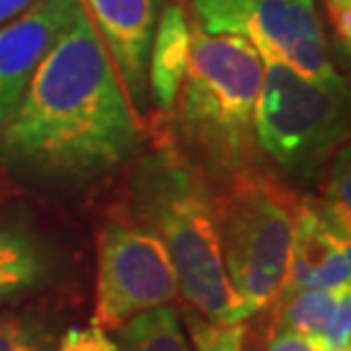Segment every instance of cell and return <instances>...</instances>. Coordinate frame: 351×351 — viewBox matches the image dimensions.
I'll return each mask as SVG.
<instances>
[{
  "label": "cell",
  "instance_id": "cell-7",
  "mask_svg": "<svg viewBox=\"0 0 351 351\" xmlns=\"http://www.w3.org/2000/svg\"><path fill=\"white\" fill-rule=\"evenodd\" d=\"M178 276L162 240L139 219H110L98 233L94 324L117 331L135 315L169 306Z\"/></svg>",
  "mask_w": 351,
  "mask_h": 351
},
{
  "label": "cell",
  "instance_id": "cell-2",
  "mask_svg": "<svg viewBox=\"0 0 351 351\" xmlns=\"http://www.w3.org/2000/svg\"><path fill=\"white\" fill-rule=\"evenodd\" d=\"M130 189L135 217L162 240L192 311L219 324L251 317L228 280L217 199L199 169L173 146H160L139 162Z\"/></svg>",
  "mask_w": 351,
  "mask_h": 351
},
{
  "label": "cell",
  "instance_id": "cell-3",
  "mask_svg": "<svg viewBox=\"0 0 351 351\" xmlns=\"http://www.w3.org/2000/svg\"><path fill=\"white\" fill-rule=\"evenodd\" d=\"M265 62L237 37H213L192 23V51L176 101L182 139L213 167L249 169L256 153L254 117Z\"/></svg>",
  "mask_w": 351,
  "mask_h": 351
},
{
  "label": "cell",
  "instance_id": "cell-18",
  "mask_svg": "<svg viewBox=\"0 0 351 351\" xmlns=\"http://www.w3.org/2000/svg\"><path fill=\"white\" fill-rule=\"evenodd\" d=\"M315 342L324 351H351V290L340 292L324 333Z\"/></svg>",
  "mask_w": 351,
  "mask_h": 351
},
{
  "label": "cell",
  "instance_id": "cell-8",
  "mask_svg": "<svg viewBox=\"0 0 351 351\" xmlns=\"http://www.w3.org/2000/svg\"><path fill=\"white\" fill-rule=\"evenodd\" d=\"M80 14L85 12L78 0H39L0 27V128L19 108L44 58Z\"/></svg>",
  "mask_w": 351,
  "mask_h": 351
},
{
  "label": "cell",
  "instance_id": "cell-10",
  "mask_svg": "<svg viewBox=\"0 0 351 351\" xmlns=\"http://www.w3.org/2000/svg\"><path fill=\"white\" fill-rule=\"evenodd\" d=\"M158 5L160 0H87L91 23L139 121L149 105V55Z\"/></svg>",
  "mask_w": 351,
  "mask_h": 351
},
{
  "label": "cell",
  "instance_id": "cell-13",
  "mask_svg": "<svg viewBox=\"0 0 351 351\" xmlns=\"http://www.w3.org/2000/svg\"><path fill=\"white\" fill-rule=\"evenodd\" d=\"M119 351H192L185 328L171 306H158L117 328Z\"/></svg>",
  "mask_w": 351,
  "mask_h": 351
},
{
  "label": "cell",
  "instance_id": "cell-5",
  "mask_svg": "<svg viewBox=\"0 0 351 351\" xmlns=\"http://www.w3.org/2000/svg\"><path fill=\"white\" fill-rule=\"evenodd\" d=\"M294 208L283 187L251 169L235 171L230 187L217 199L223 267L249 315L269 306L283 287Z\"/></svg>",
  "mask_w": 351,
  "mask_h": 351
},
{
  "label": "cell",
  "instance_id": "cell-14",
  "mask_svg": "<svg viewBox=\"0 0 351 351\" xmlns=\"http://www.w3.org/2000/svg\"><path fill=\"white\" fill-rule=\"evenodd\" d=\"M345 292V290H340ZM340 292L328 290H299L290 294H278L276 306V326L274 331L297 333L304 338L319 340L331 319Z\"/></svg>",
  "mask_w": 351,
  "mask_h": 351
},
{
  "label": "cell",
  "instance_id": "cell-11",
  "mask_svg": "<svg viewBox=\"0 0 351 351\" xmlns=\"http://www.w3.org/2000/svg\"><path fill=\"white\" fill-rule=\"evenodd\" d=\"M55 269L58 261L44 235L25 221H0V311L48 287Z\"/></svg>",
  "mask_w": 351,
  "mask_h": 351
},
{
  "label": "cell",
  "instance_id": "cell-1",
  "mask_svg": "<svg viewBox=\"0 0 351 351\" xmlns=\"http://www.w3.org/2000/svg\"><path fill=\"white\" fill-rule=\"evenodd\" d=\"M132 112L94 23L80 14L0 128V165L46 182H89L135 156Z\"/></svg>",
  "mask_w": 351,
  "mask_h": 351
},
{
  "label": "cell",
  "instance_id": "cell-23",
  "mask_svg": "<svg viewBox=\"0 0 351 351\" xmlns=\"http://www.w3.org/2000/svg\"><path fill=\"white\" fill-rule=\"evenodd\" d=\"M78 3H80V7H82V12H85V16L89 19V10H87V0H78ZM91 21V19H89Z\"/></svg>",
  "mask_w": 351,
  "mask_h": 351
},
{
  "label": "cell",
  "instance_id": "cell-24",
  "mask_svg": "<svg viewBox=\"0 0 351 351\" xmlns=\"http://www.w3.org/2000/svg\"><path fill=\"white\" fill-rule=\"evenodd\" d=\"M178 3H182V0H178Z\"/></svg>",
  "mask_w": 351,
  "mask_h": 351
},
{
  "label": "cell",
  "instance_id": "cell-16",
  "mask_svg": "<svg viewBox=\"0 0 351 351\" xmlns=\"http://www.w3.org/2000/svg\"><path fill=\"white\" fill-rule=\"evenodd\" d=\"M349 146H340L326 165L324 194L319 203L333 215L342 226L351 228V203H349Z\"/></svg>",
  "mask_w": 351,
  "mask_h": 351
},
{
  "label": "cell",
  "instance_id": "cell-15",
  "mask_svg": "<svg viewBox=\"0 0 351 351\" xmlns=\"http://www.w3.org/2000/svg\"><path fill=\"white\" fill-rule=\"evenodd\" d=\"M187 331L196 351H244V328L242 322L237 324H219L201 317L196 311L185 313Z\"/></svg>",
  "mask_w": 351,
  "mask_h": 351
},
{
  "label": "cell",
  "instance_id": "cell-9",
  "mask_svg": "<svg viewBox=\"0 0 351 351\" xmlns=\"http://www.w3.org/2000/svg\"><path fill=\"white\" fill-rule=\"evenodd\" d=\"M349 226L326 213L319 199H304L294 208L290 261L278 294L299 290L340 292L351 285Z\"/></svg>",
  "mask_w": 351,
  "mask_h": 351
},
{
  "label": "cell",
  "instance_id": "cell-22",
  "mask_svg": "<svg viewBox=\"0 0 351 351\" xmlns=\"http://www.w3.org/2000/svg\"><path fill=\"white\" fill-rule=\"evenodd\" d=\"M37 3L39 0H0V27L7 25L14 19H19L21 14H25Z\"/></svg>",
  "mask_w": 351,
  "mask_h": 351
},
{
  "label": "cell",
  "instance_id": "cell-12",
  "mask_svg": "<svg viewBox=\"0 0 351 351\" xmlns=\"http://www.w3.org/2000/svg\"><path fill=\"white\" fill-rule=\"evenodd\" d=\"M192 51V21L178 0L158 16L149 55V101L160 114H171Z\"/></svg>",
  "mask_w": 351,
  "mask_h": 351
},
{
  "label": "cell",
  "instance_id": "cell-21",
  "mask_svg": "<svg viewBox=\"0 0 351 351\" xmlns=\"http://www.w3.org/2000/svg\"><path fill=\"white\" fill-rule=\"evenodd\" d=\"M267 351H324L317 342L311 338L297 333H287V331H274Z\"/></svg>",
  "mask_w": 351,
  "mask_h": 351
},
{
  "label": "cell",
  "instance_id": "cell-20",
  "mask_svg": "<svg viewBox=\"0 0 351 351\" xmlns=\"http://www.w3.org/2000/svg\"><path fill=\"white\" fill-rule=\"evenodd\" d=\"M53 351H119V347L103 328L91 324V326H71L62 335Z\"/></svg>",
  "mask_w": 351,
  "mask_h": 351
},
{
  "label": "cell",
  "instance_id": "cell-6",
  "mask_svg": "<svg viewBox=\"0 0 351 351\" xmlns=\"http://www.w3.org/2000/svg\"><path fill=\"white\" fill-rule=\"evenodd\" d=\"M189 21L213 37H237L265 62L315 80H340L315 0H187Z\"/></svg>",
  "mask_w": 351,
  "mask_h": 351
},
{
  "label": "cell",
  "instance_id": "cell-19",
  "mask_svg": "<svg viewBox=\"0 0 351 351\" xmlns=\"http://www.w3.org/2000/svg\"><path fill=\"white\" fill-rule=\"evenodd\" d=\"M324 21L333 37V48L338 58L349 62L351 55V0H322Z\"/></svg>",
  "mask_w": 351,
  "mask_h": 351
},
{
  "label": "cell",
  "instance_id": "cell-4",
  "mask_svg": "<svg viewBox=\"0 0 351 351\" xmlns=\"http://www.w3.org/2000/svg\"><path fill=\"white\" fill-rule=\"evenodd\" d=\"M254 135L280 171L294 180H315L347 139L345 78L315 80L292 66L265 62Z\"/></svg>",
  "mask_w": 351,
  "mask_h": 351
},
{
  "label": "cell",
  "instance_id": "cell-17",
  "mask_svg": "<svg viewBox=\"0 0 351 351\" xmlns=\"http://www.w3.org/2000/svg\"><path fill=\"white\" fill-rule=\"evenodd\" d=\"M0 351H51V338L39 319L0 315Z\"/></svg>",
  "mask_w": 351,
  "mask_h": 351
}]
</instances>
